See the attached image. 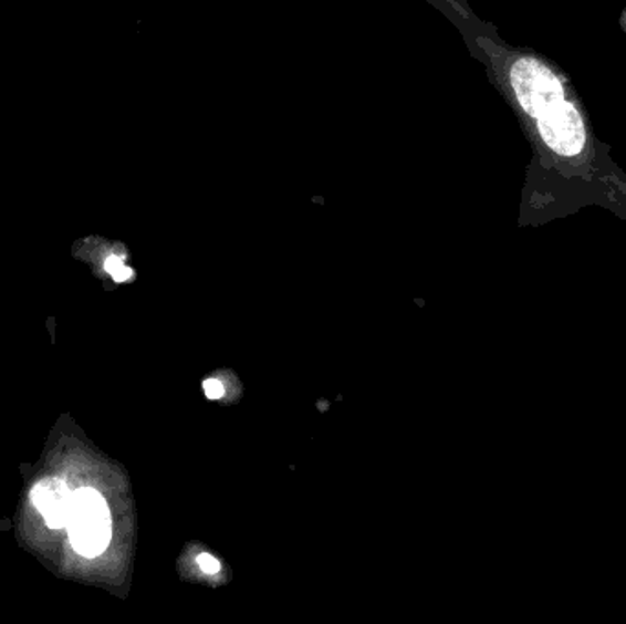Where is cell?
I'll use <instances>...</instances> for the list:
<instances>
[{
	"instance_id": "4",
	"label": "cell",
	"mask_w": 626,
	"mask_h": 624,
	"mask_svg": "<svg viewBox=\"0 0 626 624\" xmlns=\"http://www.w3.org/2000/svg\"><path fill=\"white\" fill-rule=\"evenodd\" d=\"M74 492L59 478H46L32 489V502L52 529L66 528Z\"/></svg>"
},
{
	"instance_id": "1",
	"label": "cell",
	"mask_w": 626,
	"mask_h": 624,
	"mask_svg": "<svg viewBox=\"0 0 626 624\" xmlns=\"http://www.w3.org/2000/svg\"><path fill=\"white\" fill-rule=\"evenodd\" d=\"M66 528L77 553L85 557L102 555L111 542V513L102 492L86 487L74 491Z\"/></svg>"
},
{
	"instance_id": "3",
	"label": "cell",
	"mask_w": 626,
	"mask_h": 624,
	"mask_svg": "<svg viewBox=\"0 0 626 624\" xmlns=\"http://www.w3.org/2000/svg\"><path fill=\"white\" fill-rule=\"evenodd\" d=\"M536 127L547 147L561 156H577L586 144L584 122L572 103L561 101L536 117Z\"/></svg>"
},
{
	"instance_id": "2",
	"label": "cell",
	"mask_w": 626,
	"mask_h": 624,
	"mask_svg": "<svg viewBox=\"0 0 626 624\" xmlns=\"http://www.w3.org/2000/svg\"><path fill=\"white\" fill-rule=\"evenodd\" d=\"M511 85L517 100L531 117H539L564 101L561 81L535 59H521L511 69Z\"/></svg>"
},
{
	"instance_id": "8",
	"label": "cell",
	"mask_w": 626,
	"mask_h": 624,
	"mask_svg": "<svg viewBox=\"0 0 626 624\" xmlns=\"http://www.w3.org/2000/svg\"><path fill=\"white\" fill-rule=\"evenodd\" d=\"M123 264V260L119 259V257H108V259H106L105 262V270L108 271V273H116L117 270H119V268H122Z\"/></svg>"
},
{
	"instance_id": "5",
	"label": "cell",
	"mask_w": 626,
	"mask_h": 624,
	"mask_svg": "<svg viewBox=\"0 0 626 624\" xmlns=\"http://www.w3.org/2000/svg\"><path fill=\"white\" fill-rule=\"evenodd\" d=\"M198 566L202 568V572L208 573V575H215L220 570L217 559L209 555V553H200L198 555Z\"/></svg>"
},
{
	"instance_id": "7",
	"label": "cell",
	"mask_w": 626,
	"mask_h": 624,
	"mask_svg": "<svg viewBox=\"0 0 626 624\" xmlns=\"http://www.w3.org/2000/svg\"><path fill=\"white\" fill-rule=\"evenodd\" d=\"M133 273L134 271L131 270V268H127V266H122V268H119L116 273H112V279H114V281L116 282H125L128 281L131 277H133Z\"/></svg>"
},
{
	"instance_id": "6",
	"label": "cell",
	"mask_w": 626,
	"mask_h": 624,
	"mask_svg": "<svg viewBox=\"0 0 626 624\" xmlns=\"http://www.w3.org/2000/svg\"><path fill=\"white\" fill-rule=\"evenodd\" d=\"M204 392L209 399H218L223 396V385L218 379H208L204 382Z\"/></svg>"
}]
</instances>
